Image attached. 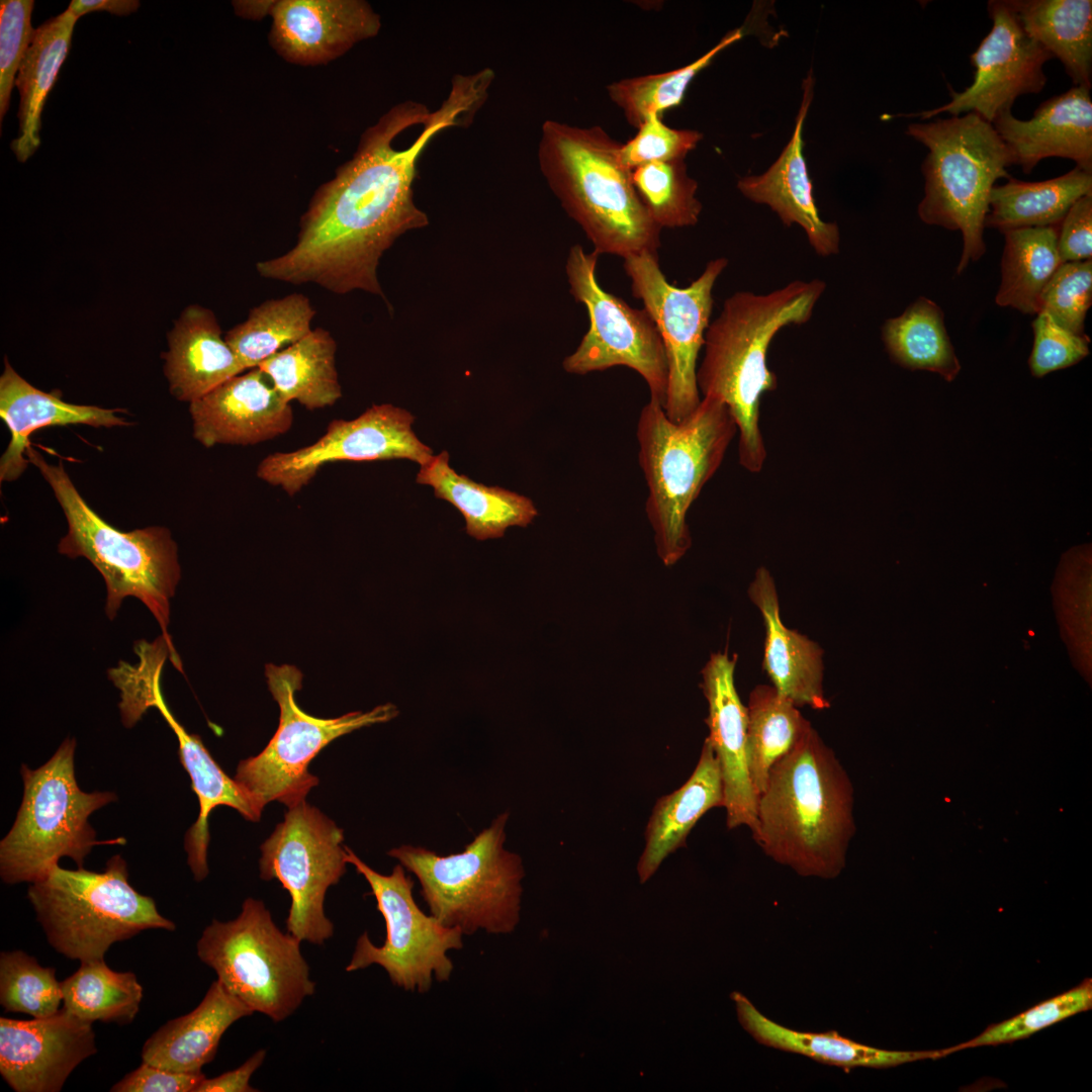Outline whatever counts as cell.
Wrapping results in <instances>:
<instances>
[{
	"label": "cell",
	"mask_w": 1092,
	"mask_h": 1092,
	"mask_svg": "<svg viewBox=\"0 0 1092 1092\" xmlns=\"http://www.w3.org/2000/svg\"><path fill=\"white\" fill-rule=\"evenodd\" d=\"M508 819V812L498 815L459 853L401 845L387 854L418 878L430 914L444 926L463 935L509 934L520 920L525 872L521 857L504 847Z\"/></svg>",
	"instance_id": "cell-8"
},
{
	"label": "cell",
	"mask_w": 1092,
	"mask_h": 1092,
	"mask_svg": "<svg viewBox=\"0 0 1092 1092\" xmlns=\"http://www.w3.org/2000/svg\"><path fill=\"white\" fill-rule=\"evenodd\" d=\"M337 343L323 328L262 362L264 371L282 397L308 411L335 404L342 397L336 368Z\"/></svg>",
	"instance_id": "cell-36"
},
{
	"label": "cell",
	"mask_w": 1092,
	"mask_h": 1092,
	"mask_svg": "<svg viewBox=\"0 0 1092 1092\" xmlns=\"http://www.w3.org/2000/svg\"><path fill=\"white\" fill-rule=\"evenodd\" d=\"M756 818L754 841L799 876L834 879L845 868L854 833L853 789L812 726L770 769Z\"/></svg>",
	"instance_id": "cell-2"
},
{
	"label": "cell",
	"mask_w": 1092,
	"mask_h": 1092,
	"mask_svg": "<svg viewBox=\"0 0 1092 1092\" xmlns=\"http://www.w3.org/2000/svg\"><path fill=\"white\" fill-rule=\"evenodd\" d=\"M737 433L722 400L703 396L681 422L671 421L658 401L642 407L637 424L638 460L646 480L645 511L658 557L665 566L690 549L687 515L721 465Z\"/></svg>",
	"instance_id": "cell-5"
},
{
	"label": "cell",
	"mask_w": 1092,
	"mask_h": 1092,
	"mask_svg": "<svg viewBox=\"0 0 1092 1092\" xmlns=\"http://www.w3.org/2000/svg\"><path fill=\"white\" fill-rule=\"evenodd\" d=\"M236 12L244 17L261 18L270 14L274 1H234Z\"/></svg>",
	"instance_id": "cell-55"
},
{
	"label": "cell",
	"mask_w": 1092,
	"mask_h": 1092,
	"mask_svg": "<svg viewBox=\"0 0 1092 1092\" xmlns=\"http://www.w3.org/2000/svg\"><path fill=\"white\" fill-rule=\"evenodd\" d=\"M164 372L174 397L189 403L245 371L221 336L214 313L198 304L187 306L169 334Z\"/></svg>",
	"instance_id": "cell-27"
},
{
	"label": "cell",
	"mask_w": 1092,
	"mask_h": 1092,
	"mask_svg": "<svg viewBox=\"0 0 1092 1092\" xmlns=\"http://www.w3.org/2000/svg\"><path fill=\"white\" fill-rule=\"evenodd\" d=\"M27 898L50 945L70 960L104 959L109 947L148 929L175 930L153 898L128 882L121 855L110 857L101 873L56 866L31 883Z\"/></svg>",
	"instance_id": "cell-9"
},
{
	"label": "cell",
	"mask_w": 1092,
	"mask_h": 1092,
	"mask_svg": "<svg viewBox=\"0 0 1092 1092\" xmlns=\"http://www.w3.org/2000/svg\"><path fill=\"white\" fill-rule=\"evenodd\" d=\"M621 144L600 125L547 119L538 143L539 168L599 256L657 254L661 229L641 201L631 171L619 161Z\"/></svg>",
	"instance_id": "cell-4"
},
{
	"label": "cell",
	"mask_w": 1092,
	"mask_h": 1092,
	"mask_svg": "<svg viewBox=\"0 0 1092 1092\" xmlns=\"http://www.w3.org/2000/svg\"><path fill=\"white\" fill-rule=\"evenodd\" d=\"M485 98L476 82L456 77L434 112L412 100L390 108L315 191L296 244L258 262V273L292 284L315 283L338 294L358 289L384 297L377 277L383 253L406 232L429 224L414 200L421 155L438 132L473 117Z\"/></svg>",
	"instance_id": "cell-1"
},
{
	"label": "cell",
	"mask_w": 1092,
	"mask_h": 1092,
	"mask_svg": "<svg viewBox=\"0 0 1092 1092\" xmlns=\"http://www.w3.org/2000/svg\"><path fill=\"white\" fill-rule=\"evenodd\" d=\"M115 412L96 405L69 403L53 393L43 392L23 379L6 360L0 377V416L10 431L11 440L0 459V480L13 481L27 468L29 461L25 453L34 431L72 424L95 428L131 425Z\"/></svg>",
	"instance_id": "cell-26"
},
{
	"label": "cell",
	"mask_w": 1092,
	"mask_h": 1092,
	"mask_svg": "<svg viewBox=\"0 0 1092 1092\" xmlns=\"http://www.w3.org/2000/svg\"><path fill=\"white\" fill-rule=\"evenodd\" d=\"M1056 226L1022 228L1003 232L1005 248L1002 278L996 295L1000 306L1037 313L1044 287L1062 263Z\"/></svg>",
	"instance_id": "cell-38"
},
{
	"label": "cell",
	"mask_w": 1092,
	"mask_h": 1092,
	"mask_svg": "<svg viewBox=\"0 0 1092 1092\" xmlns=\"http://www.w3.org/2000/svg\"><path fill=\"white\" fill-rule=\"evenodd\" d=\"M273 49L287 62L312 66L376 36L381 20L363 0H281L270 11Z\"/></svg>",
	"instance_id": "cell-21"
},
{
	"label": "cell",
	"mask_w": 1092,
	"mask_h": 1092,
	"mask_svg": "<svg viewBox=\"0 0 1092 1092\" xmlns=\"http://www.w3.org/2000/svg\"><path fill=\"white\" fill-rule=\"evenodd\" d=\"M300 943L278 928L262 901L248 898L235 919H213L196 948L232 995L277 1023L315 991Z\"/></svg>",
	"instance_id": "cell-11"
},
{
	"label": "cell",
	"mask_w": 1092,
	"mask_h": 1092,
	"mask_svg": "<svg viewBox=\"0 0 1092 1092\" xmlns=\"http://www.w3.org/2000/svg\"><path fill=\"white\" fill-rule=\"evenodd\" d=\"M741 1026L757 1042L777 1050L799 1054L822 1064L844 1069L891 1068L907 1063L943 1058V1051H888L856 1042L836 1031L823 1033L785 1027L763 1015L741 993L733 992Z\"/></svg>",
	"instance_id": "cell-31"
},
{
	"label": "cell",
	"mask_w": 1092,
	"mask_h": 1092,
	"mask_svg": "<svg viewBox=\"0 0 1092 1092\" xmlns=\"http://www.w3.org/2000/svg\"><path fill=\"white\" fill-rule=\"evenodd\" d=\"M343 840V830L304 801L288 808L261 845L260 877L278 880L290 895L286 929L301 942L321 945L334 934L324 902L346 873Z\"/></svg>",
	"instance_id": "cell-15"
},
{
	"label": "cell",
	"mask_w": 1092,
	"mask_h": 1092,
	"mask_svg": "<svg viewBox=\"0 0 1092 1092\" xmlns=\"http://www.w3.org/2000/svg\"><path fill=\"white\" fill-rule=\"evenodd\" d=\"M882 339L891 360L904 368L935 372L946 381H952L961 370L943 311L924 296L902 314L887 320Z\"/></svg>",
	"instance_id": "cell-37"
},
{
	"label": "cell",
	"mask_w": 1092,
	"mask_h": 1092,
	"mask_svg": "<svg viewBox=\"0 0 1092 1092\" xmlns=\"http://www.w3.org/2000/svg\"><path fill=\"white\" fill-rule=\"evenodd\" d=\"M1092 302V261L1066 262L1057 269L1039 298L1045 311L1061 327L1084 334L1086 313Z\"/></svg>",
	"instance_id": "cell-47"
},
{
	"label": "cell",
	"mask_w": 1092,
	"mask_h": 1092,
	"mask_svg": "<svg viewBox=\"0 0 1092 1092\" xmlns=\"http://www.w3.org/2000/svg\"><path fill=\"white\" fill-rule=\"evenodd\" d=\"M193 437L204 447L257 445L287 433L293 412L259 367L189 403Z\"/></svg>",
	"instance_id": "cell-20"
},
{
	"label": "cell",
	"mask_w": 1092,
	"mask_h": 1092,
	"mask_svg": "<svg viewBox=\"0 0 1092 1092\" xmlns=\"http://www.w3.org/2000/svg\"><path fill=\"white\" fill-rule=\"evenodd\" d=\"M599 255L579 245L569 250L565 271L573 298L586 308L589 327L563 361L566 372L584 375L614 366L633 369L645 380L650 399L665 405L668 365L660 334L648 312L605 291L596 277Z\"/></svg>",
	"instance_id": "cell-14"
},
{
	"label": "cell",
	"mask_w": 1092,
	"mask_h": 1092,
	"mask_svg": "<svg viewBox=\"0 0 1092 1092\" xmlns=\"http://www.w3.org/2000/svg\"><path fill=\"white\" fill-rule=\"evenodd\" d=\"M268 689L280 710L279 724L266 747L238 764L236 782L263 811L271 801L288 808L305 801L318 784L308 771L311 760L332 741L355 730L385 723L397 716L392 704L368 712H349L336 718H317L300 709L295 694L303 675L294 665L265 666Z\"/></svg>",
	"instance_id": "cell-12"
},
{
	"label": "cell",
	"mask_w": 1092,
	"mask_h": 1092,
	"mask_svg": "<svg viewBox=\"0 0 1092 1092\" xmlns=\"http://www.w3.org/2000/svg\"><path fill=\"white\" fill-rule=\"evenodd\" d=\"M1026 174L1043 159H1070L1092 174V100L1090 89L1073 86L1042 102L1028 120L1000 113L992 122Z\"/></svg>",
	"instance_id": "cell-24"
},
{
	"label": "cell",
	"mask_w": 1092,
	"mask_h": 1092,
	"mask_svg": "<svg viewBox=\"0 0 1092 1092\" xmlns=\"http://www.w3.org/2000/svg\"><path fill=\"white\" fill-rule=\"evenodd\" d=\"M345 849L347 862L367 881L386 927L382 945L374 944L367 932L358 937L346 972L377 965L385 970L393 985L420 993L430 991L434 979L449 981L453 963L447 953L463 947L461 930L444 926L420 909L413 895L414 881L400 863L390 875H382L349 847Z\"/></svg>",
	"instance_id": "cell-13"
},
{
	"label": "cell",
	"mask_w": 1092,
	"mask_h": 1092,
	"mask_svg": "<svg viewBox=\"0 0 1092 1092\" xmlns=\"http://www.w3.org/2000/svg\"><path fill=\"white\" fill-rule=\"evenodd\" d=\"M1058 233L1062 263L1090 260L1092 255V196H1083L1069 209Z\"/></svg>",
	"instance_id": "cell-52"
},
{
	"label": "cell",
	"mask_w": 1092,
	"mask_h": 1092,
	"mask_svg": "<svg viewBox=\"0 0 1092 1092\" xmlns=\"http://www.w3.org/2000/svg\"><path fill=\"white\" fill-rule=\"evenodd\" d=\"M26 458L41 473L60 504L68 524L58 550L69 558L84 557L102 575L105 612L113 619L127 597L151 611L171 651L170 661L182 671L181 660L168 632L170 601L181 577L177 544L170 531L151 526L120 531L104 521L82 497L64 464H51L30 445Z\"/></svg>",
	"instance_id": "cell-6"
},
{
	"label": "cell",
	"mask_w": 1092,
	"mask_h": 1092,
	"mask_svg": "<svg viewBox=\"0 0 1092 1092\" xmlns=\"http://www.w3.org/2000/svg\"><path fill=\"white\" fill-rule=\"evenodd\" d=\"M315 309L301 293L269 299L224 336L246 370L298 342L311 332Z\"/></svg>",
	"instance_id": "cell-40"
},
{
	"label": "cell",
	"mask_w": 1092,
	"mask_h": 1092,
	"mask_svg": "<svg viewBox=\"0 0 1092 1092\" xmlns=\"http://www.w3.org/2000/svg\"><path fill=\"white\" fill-rule=\"evenodd\" d=\"M266 1057L265 1050H259L243 1065L214 1078H204L195 1092H255L249 1082Z\"/></svg>",
	"instance_id": "cell-53"
},
{
	"label": "cell",
	"mask_w": 1092,
	"mask_h": 1092,
	"mask_svg": "<svg viewBox=\"0 0 1092 1092\" xmlns=\"http://www.w3.org/2000/svg\"><path fill=\"white\" fill-rule=\"evenodd\" d=\"M988 13L992 28L970 58L973 83L962 92L950 89L949 102L915 115L928 119L945 112L952 116L975 112L992 123L1000 113L1011 111L1016 98L1043 89V65L1052 55L1023 30L1007 0L989 1Z\"/></svg>",
	"instance_id": "cell-18"
},
{
	"label": "cell",
	"mask_w": 1092,
	"mask_h": 1092,
	"mask_svg": "<svg viewBox=\"0 0 1092 1092\" xmlns=\"http://www.w3.org/2000/svg\"><path fill=\"white\" fill-rule=\"evenodd\" d=\"M702 139L703 133L698 130L672 128L662 121L661 115H649L637 133L621 144L619 161L630 171L650 163L685 161Z\"/></svg>",
	"instance_id": "cell-48"
},
{
	"label": "cell",
	"mask_w": 1092,
	"mask_h": 1092,
	"mask_svg": "<svg viewBox=\"0 0 1092 1092\" xmlns=\"http://www.w3.org/2000/svg\"><path fill=\"white\" fill-rule=\"evenodd\" d=\"M253 1013L216 980L195 1009L168 1021L147 1039L142 1062L174 1072L199 1073L215 1058L226 1029Z\"/></svg>",
	"instance_id": "cell-29"
},
{
	"label": "cell",
	"mask_w": 1092,
	"mask_h": 1092,
	"mask_svg": "<svg viewBox=\"0 0 1092 1092\" xmlns=\"http://www.w3.org/2000/svg\"><path fill=\"white\" fill-rule=\"evenodd\" d=\"M736 657L714 653L702 670V689L708 702L709 740L719 763L728 829H756L757 796L746 758L747 707L734 684Z\"/></svg>",
	"instance_id": "cell-22"
},
{
	"label": "cell",
	"mask_w": 1092,
	"mask_h": 1092,
	"mask_svg": "<svg viewBox=\"0 0 1092 1092\" xmlns=\"http://www.w3.org/2000/svg\"><path fill=\"white\" fill-rule=\"evenodd\" d=\"M76 21L67 9L39 25L19 67L15 81L20 96L19 133L11 143L19 162L28 160L40 145L41 111L70 51Z\"/></svg>",
	"instance_id": "cell-33"
},
{
	"label": "cell",
	"mask_w": 1092,
	"mask_h": 1092,
	"mask_svg": "<svg viewBox=\"0 0 1092 1092\" xmlns=\"http://www.w3.org/2000/svg\"><path fill=\"white\" fill-rule=\"evenodd\" d=\"M1092 1007V980L1042 1001L1037 1005L999 1023L989 1025L976 1037L943 1049V1055L984 1045L1010 1043L1029 1037L1039 1030Z\"/></svg>",
	"instance_id": "cell-45"
},
{
	"label": "cell",
	"mask_w": 1092,
	"mask_h": 1092,
	"mask_svg": "<svg viewBox=\"0 0 1092 1092\" xmlns=\"http://www.w3.org/2000/svg\"><path fill=\"white\" fill-rule=\"evenodd\" d=\"M1034 342L1028 360L1030 372L1042 377L1075 365L1089 354V338L1061 327L1045 311L1032 323Z\"/></svg>",
	"instance_id": "cell-50"
},
{
	"label": "cell",
	"mask_w": 1092,
	"mask_h": 1092,
	"mask_svg": "<svg viewBox=\"0 0 1092 1092\" xmlns=\"http://www.w3.org/2000/svg\"><path fill=\"white\" fill-rule=\"evenodd\" d=\"M205 1078L202 1072L182 1073L142 1062L115 1083L111 1092H195Z\"/></svg>",
	"instance_id": "cell-51"
},
{
	"label": "cell",
	"mask_w": 1092,
	"mask_h": 1092,
	"mask_svg": "<svg viewBox=\"0 0 1092 1092\" xmlns=\"http://www.w3.org/2000/svg\"><path fill=\"white\" fill-rule=\"evenodd\" d=\"M0 1003L7 1012H20L33 1018L56 1014L63 1003L56 970L39 965L23 950L2 951Z\"/></svg>",
	"instance_id": "cell-44"
},
{
	"label": "cell",
	"mask_w": 1092,
	"mask_h": 1092,
	"mask_svg": "<svg viewBox=\"0 0 1092 1092\" xmlns=\"http://www.w3.org/2000/svg\"><path fill=\"white\" fill-rule=\"evenodd\" d=\"M721 771L714 750L706 738L698 763L687 782L674 792L660 797L645 831V846L637 873L647 882L667 855L686 846L691 830L710 809L723 807Z\"/></svg>",
	"instance_id": "cell-30"
},
{
	"label": "cell",
	"mask_w": 1092,
	"mask_h": 1092,
	"mask_svg": "<svg viewBox=\"0 0 1092 1092\" xmlns=\"http://www.w3.org/2000/svg\"><path fill=\"white\" fill-rule=\"evenodd\" d=\"M442 451L421 468L416 481L429 485L435 496L455 507L463 516L469 536L482 541L500 538L510 527H527L538 515L529 497L499 486H486L457 473Z\"/></svg>",
	"instance_id": "cell-32"
},
{
	"label": "cell",
	"mask_w": 1092,
	"mask_h": 1092,
	"mask_svg": "<svg viewBox=\"0 0 1092 1092\" xmlns=\"http://www.w3.org/2000/svg\"><path fill=\"white\" fill-rule=\"evenodd\" d=\"M134 651L140 658L138 664L120 661L118 666L108 670L109 678L120 691L119 710L126 728L133 727L152 708L155 685L161 679L165 660L171 657L168 643L162 635L151 643L136 641Z\"/></svg>",
	"instance_id": "cell-46"
},
{
	"label": "cell",
	"mask_w": 1092,
	"mask_h": 1092,
	"mask_svg": "<svg viewBox=\"0 0 1092 1092\" xmlns=\"http://www.w3.org/2000/svg\"><path fill=\"white\" fill-rule=\"evenodd\" d=\"M140 7L138 0H73L68 9L78 19L84 14L104 10L115 15H128Z\"/></svg>",
	"instance_id": "cell-54"
},
{
	"label": "cell",
	"mask_w": 1092,
	"mask_h": 1092,
	"mask_svg": "<svg viewBox=\"0 0 1092 1092\" xmlns=\"http://www.w3.org/2000/svg\"><path fill=\"white\" fill-rule=\"evenodd\" d=\"M414 421L415 417L401 407L373 404L353 420L332 421L310 445L269 454L258 464L256 475L293 496L322 467L334 462L406 459L424 465L434 454L415 434Z\"/></svg>",
	"instance_id": "cell-17"
},
{
	"label": "cell",
	"mask_w": 1092,
	"mask_h": 1092,
	"mask_svg": "<svg viewBox=\"0 0 1092 1092\" xmlns=\"http://www.w3.org/2000/svg\"><path fill=\"white\" fill-rule=\"evenodd\" d=\"M906 133L928 149L918 215L927 224L962 232L960 274L986 251L991 190L998 179L1011 178L1007 168L1014 165L1013 156L992 123L975 112L910 123Z\"/></svg>",
	"instance_id": "cell-7"
},
{
	"label": "cell",
	"mask_w": 1092,
	"mask_h": 1092,
	"mask_svg": "<svg viewBox=\"0 0 1092 1092\" xmlns=\"http://www.w3.org/2000/svg\"><path fill=\"white\" fill-rule=\"evenodd\" d=\"M63 1009L90 1023L128 1024L143 999V987L131 972H116L104 959L81 962L79 969L61 982Z\"/></svg>",
	"instance_id": "cell-41"
},
{
	"label": "cell",
	"mask_w": 1092,
	"mask_h": 1092,
	"mask_svg": "<svg viewBox=\"0 0 1092 1092\" xmlns=\"http://www.w3.org/2000/svg\"><path fill=\"white\" fill-rule=\"evenodd\" d=\"M748 596L764 622L762 666L771 686L798 708H829L823 691L822 649L805 635L785 626L776 584L765 567L756 570Z\"/></svg>",
	"instance_id": "cell-25"
},
{
	"label": "cell",
	"mask_w": 1092,
	"mask_h": 1092,
	"mask_svg": "<svg viewBox=\"0 0 1092 1092\" xmlns=\"http://www.w3.org/2000/svg\"><path fill=\"white\" fill-rule=\"evenodd\" d=\"M746 707L747 767L758 798L772 766L795 747L812 725L774 686H756Z\"/></svg>",
	"instance_id": "cell-39"
},
{
	"label": "cell",
	"mask_w": 1092,
	"mask_h": 1092,
	"mask_svg": "<svg viewBox=\"0 0 1092 1092\" xmlns=\"http://www.w3.org/2000/svg\"><path fill=\"white\" fill-rule=\"evenodd\" d=\"M96 1052L92 1023L63 1008L43 1018H0V1074L16 1092L61 1091Z\"/></svg>",
	"instance_id": "cell-19"
},
{
	"label": "cell",
	"mask_w": 1092,
	"mask_h": 1092,
	"mask_svg": "<svg viewBox=\"0 0 1092 1092\" xmlns=\"http://www.w3.org/2000/svg\"><path fill=\"white\" fill-rule=\"evenodd\" d=\"M1083 196H1092V174L1077 167L1045 181L1024 182L1011 177L1006 184L992 188L985 226L1002 233L1056 226Z\"/></svg>",
	"instance_id": "cell-35"
},
{
	"label": "cell",
	"mask_w": 1092,
	"mask_h": 1092,
	"mask_svg": "<svg viewBox=\"0 0 1092 1092\" xmlns=\"http://www.w3.org/2000/svg\"><path fill=\"white\" fill-rule=\"evenodd\" d=\"M728 265L724 257L710 261L687 287L670 284L657 254L642 253L624 259L633 295L653 320L660 334L668 365L664 411L673 422L689 417L701 401L697 362L710 325L713 289Z\"/></svg>",
	"instance_id": "cell-16"
},
{
	"label": "cell",
	"mask_w": 1092,
	"mask_h": 1092,
	"mask_svg": "<svg viewBox=\"0 0 1092 1092\" xmlns=\"http://www.w3.org/2000/svg\"><path fill=\"white\" fill-rule=\"evenodd\" d=\"M152 707L159 710L175 733L181 764L189 775L192 790L198 798L199 815L186 833L184 846L194 879L202 881L208 875V818L211 811L217 806H228L250 821H258L262 811L236 780L231 779L217 764L201 738L187 732L177 721L164 700L161 681L155 686Z\"/></svg>",
	"instance_id": "cell-28"
},
{
	"label": "cell",
	"mask_w": 1092,
	"mask_h": 1092,
	"mask_svg": "<svg viewBox=\"0 0 1092 1092\" xmlns=\"http://www.w3.org/2000/svg\"><path fill=\"white\" fill-rule=\"evenodd\" d=\"M743 34L741 28L729 31L699 59L675 70L611 83L607 86L608 95L622 110L627 122L637 129L649 115H662L664 111L680 105L695 77Z\"/></svg>",
	"instance_id": "cell-42"
},
{
	"label": "cell",
	"mask_w": 1092,
	"mask_h": 1092,
	"mask_svg": "<svg viewBox=\"0 0 1092 1092\" xmlns=\"http://www.w3.org/2000/svg\"><path fill=\"white\" fill-rule=\"evenodd\" d=\"M1023 30L1063 64L1074 86L1092 84L1091 0H1007Z\"/></svg>",
	"instance_id": "cell-34"
},
{
	"label": "cell",
	"mask_w": 1092,
	"mask_h": 1092,
	"mask_svg": "<svg viewBox=\"0 0 1092 1092\" xmlns=\"http://www.w3.org/2000/svg\"><path fill=\"white\" fill-rule=\"evenodd\" d=\"M76 740L66 738L41 766L22 764L24 791L16 819L0 843V875L6 884L34 883L63 856L82 868L92 847L124 844V838L99 841L88 817L114 802L110 792H83L76 781Z\"/></svg>",
	"instance_id": "cell-10"
},
{
	"label": "cell",
	"mask_w": 1092,
	"mask_h": 1092,
	"mask_svg": "<svg viewBox=\"0 0 1092 1092\" xmlns=\"http://www.w3.org/2000/svg\"><path fill=\"white\" fill-rule=\"evenodd\" d=\"M813 87L810 71L803 81L802 102L788 145L765 172L740 178L737 188L747 199L770 207L786 226L800 225L815 253L829 257L839 252V229L835 222L820 217L803 153V127Z\"/></svg>",
	"instance_id": "cell-23"
},
{
	"label": "cell",
	"mask_w": 1092,
	"mask_h": 1092,
	"mask_svg": "<svg viewBox=\"0 0 1092 1092\" xmlns=\"http://www.w3.org/2000/svg\"><path fill=\"white\" fill-rule=\"evenodd\" d=\"M825 289L824 281L813 279L766 294L736 292L706 331L698 388L727 406L739 436V463L750 472H759L766 457L759 406L762 395L778 385L766 365L770 343L783 328L807 323Z\"/></svg>",
	"instance_id": "cell-3"
},
{
	"label": "cell",
	"mask_w": 1092,
	"mask_h": 1092,
	"mask_svg": "<svg viewBox=\"0 0 1092 1092\" xmlns=\"http://www.w3.org/2000/svg\"><path fill=\"white\" fill-rule=\"evenodd\" d=\"M33 0L0 2V119L3 120L15 85V74L29 49L35 29L31 25Z\"/></svg>",
	"instance_id": "cell-49"
},
{
	"label": "cell",
	"mask_w": 1092,
	"mask_h": 1092,
	"mask_svg": "<svg viewBox=\"0 0 1092 1092\" xmlns=\"http://www.w3.org/2000/svg\"><path fill=\"white\" fill-rule=\"evenodd\" d=\"M635 189L651 219L660 229L696 225L702 212L698 182L685 161L656 162L631 171Z\"/></svg>",
	"instance_id": "cell-43"
}]
</instances>
